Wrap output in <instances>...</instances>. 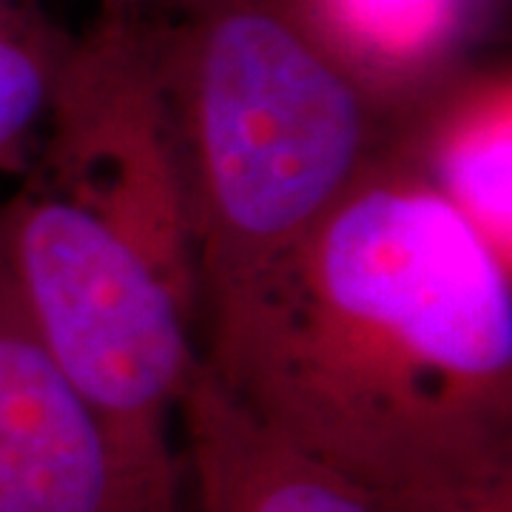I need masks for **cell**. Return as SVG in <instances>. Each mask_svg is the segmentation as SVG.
Wrapping results in <instances>:
<instances>
[{
    "label": "cell",
    "mask_w": 512,
    "mask_h": 512,
    "mask_svg": "<svg viewBox=\"0 0 512 512\" xmlns=\"http://www.w3.org/2000/svg\"><path fill=\"white\" fill-rule=\"evenodd\" d=\"M72 40L40 3L0 0V180L32 171Z\"/></svg>",
    "instance_id": "9"
},
{
    "label": "cell",
    "mask_w": 512,
    "mask_h": 512,
    "mask_svg": "<svg viewBox=\"0 0 512 512\" xmlns=\"http://www.w3.org/2000/svg\"><path fill=\"white\" fill-rule=\"evenodd\" d=\"M390 146L512 271V69L470 60L393 120Z\"/></svg>",
    "instance_id": "6"
},
{
    "label": "cell",
    "mask_w": 512,
    "mask_h": 512,
    "mask_svg": "<svg viewBox=\"0 0 512 512\" xmlns=\"http://www.w3.org/2000/svg\"><path fill=\"white\" fill-rule=\"evenodd\" d=\"M0 248L52 362L148 493L180 512L174 430L202 365L200 316L126 239L35 177L0 200Z\"/></svg>",
    "instance_id": "3"
},
{
    "label": "cell",
    "mask_w": 512,
    "mask_h": 512,
    "mask_svg": "<svg viewBox=\"0 0 512 512\" xmlns=\"http://www.w3.org/2000/svg\"><path fill=\"white\" fill-rule=\"evenodd\" d=\"M293 12L393 120L476 60L498 0H291Z\"/></svg>",
    "instance_id": "7"
},
{
    "label": "cell",
    "mask_w": 512,
    "mask_h": 512,
    "mask_svg": "<svg viewBox=\"0 0 512 512\" xmlns=\"http://www.w3.org/2000/svg\"><path fill=\"white\" fill-rule=\"evenodd\" d=\"M23 3H40V0H23ZM131 0H100V9H126Z\"/></svg>",
    "instance_id": "10"
},
{
    "label": "cell",
    "mask_w": 512,
    "mask_h": 512,
    "mask_svg": "<svg viewBox=\"0 0 512 512\" xmlns=\"http://www.w3.org/2000/svg\"><path fill=\"white\" fill-rule=\"evenodd\" d=\"M163 86L202 308L311 231L387 146L393 117L291 0H131Z\"/></svg>",
    "instance_id": "2"
},
{
    "label": "cell",
    "mask_w": 512,
    "mask_h": 512,
    "mask_svg": "<svg viewBox=\"0 0 512 512\" xmlns=\"http://www.w3.org/2000/svg\"><path fill=\"white\" fill-rule=\"evenodd\" d=\"M202 313L222 390L384 512L512 493V271L390 143Z\"/></svg>",
    "instance_id": "1"
},
{
    "label": "cell",
    "mask_w": 512,
    "mask_h": 512,
    "mask_svg": "<svg viewBox=\"0 0 512 512\" xmlns=\"http://www.w3.org/2000/svg\"><path fill=\"white\" fill-rule=\"evenodd\" d=\"M197 512H384L245 413L202 362L180 410Z\"/></svg>",
    "instance_id": "8"
},
{
    "label": "cell",
    "mask_w": 512,
    "mask_h": 512,
    "mask_svg": "<svg viewBox=\"0 0 512 512\" xmlns=\"http://www.w3.org/2000/svg\"><path fill=\"white\" fill-rule=\"evenodd\" d=\"M26 177L111 228L200 316L180 154L146 32L100 9L72 40Z\"/></svg>",
    "instance_id": "4"
},
{
    "label": "cell",
    "mask_w": 512,
    "mask_h": 512,
    "mask_svg": "<svg viewBox=\"0 0 512 512\" xmlns=\"http://www.w3.org/2000/svg\"><path fill=\"white\" fill-rule=\"evenodd\" d=\"M0 512H174L43 348L0 248Z\"/></svg>",
    "instance_id": "5"
}]
</instances>
